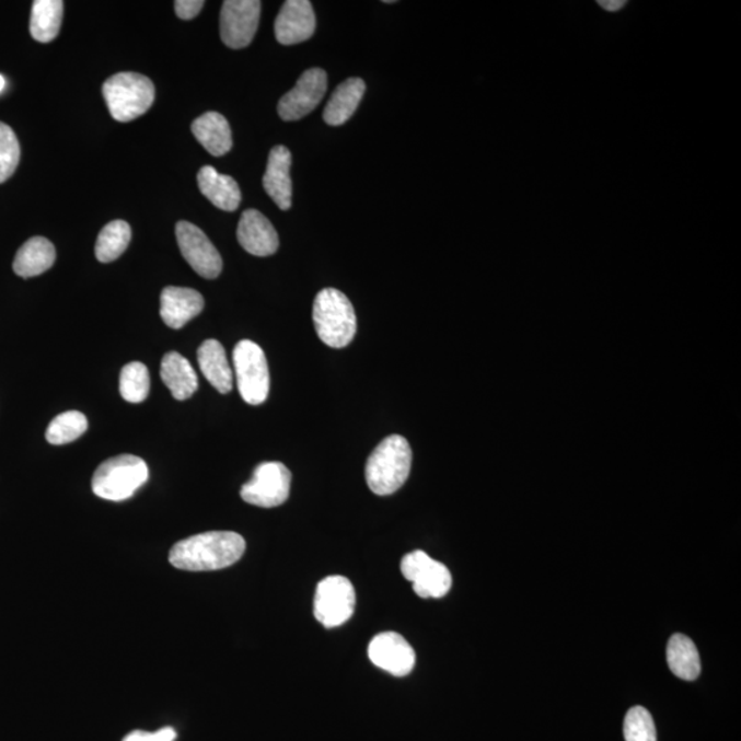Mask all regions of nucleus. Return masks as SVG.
<instances>
[{
    "mask_svg": "<svg viewBox=\"0 0 741 741\" xmlns=\"http://www.w3.org/2000/svg\"><path fill=\"white\" fill-rule=\"evenodd\" d=\"M246 543L234 532H208L178 541L170 552V564L184 571H213L240 561Z\"/></svg>",
    "mask_w": 741,
    "mask_h": 741,
    "instance_id": "1",
    "label": "nucleus"
},
{
    "mask_svg": "<svg viewBox=\"0 0 741 741\" xmlns=\"http://www.w3.org/2000/svg\"><path fill=\"white\" fill-rule=\"evenodd\" d=\"M413 466V451L403 436L393 435L383 440L367 460L368 488L378 496L396 494L407 483Z\"/></svg>",
    "mask_w": 741,
    "mask_h": 741,
    "instance_id": "2",
    "label": "nucleus"
},
{
    "mask_svg": "<svg viewBox=\"0 0 741 741\" xmlns=\"http://www.w3.org/2000/svg\"><path fill=\"white\" fill-rule=\"evenodd\" d=\"M313 323L319 338L334 349L346 348L357 332L355 308L348 297L337 289H324L316 296Z\"/></svg>",
    "mask_w": 741,
    "mask_h": 741,
    "instance_id": "3",
    "label": "nucleus"
},
{
    "mask_svg": "<svg viewBox=\"0 0 741 741\" xmlns=\"http://www.w3.org/2000/svg\"><path fill=\"white\" fill-rule=\"evenodd\" d=\"M149 479V467L143 459L120 454L102 463L92 477V491L101 499L124 501Z\"/></svg>",
    "mask_w": 741,
    "mask_h": 741,
    "instance_id": "4",
    "label": "nucleus"
},
{
    "mask_svg": "<svg viewBox=\"0 0 741 741\" xmlns=\"http://www.w3.org/2000/svg\"><path fill=\"white\" fill-rule=\"evenodd\" d=\"M102 90L112 117L120 123H129L143 116L155 99L153 81L132 72L112 76Z\"/></svg>",
    "mask_w": 741,
    "mask_h": 741,
    "instance_id": "5",
    "label": "nucleus"
},
{
    "mask_svg": "<svg viewBox=\"0 0 741 741\" xmlns=\"http://www.w3.org/2000/svg\"><path fill=\"white\" fill-rule=\"evenodd\" d=\"M238 389L245 403L259 405L268 398L270 378L267 357L253 340L243 339L234 349Z\"/></svg>",
    "mask_w": 741,
    "mask_h": 741,
    "instance_id": "6",
    "label": "nucleus"
},
{
    "mask_svg": "<svg viewBox=\"0 0 741 741\" xmlns=\"http://www.w3.org/2000/svg\"><path fill=\"white\" fill-rule=\"evenodd\" d=\"M291 473L283 463L265 462L254 470L242 486L241 497L247 505L274 508L285 505L290 496Z\"/></svg>",
    "mask_w": 741,
    "mask_h": 741,
    "instance_id": "7",
    "label": "nucleus"
},
{
    "mask_svg": "<svg viewBox=\"0 0 741 741\" xmlns=\"http://www.w3.org/2000/svg\"><path fill=\"white\" fill-rule=\"evenodd\" d=\"M356 593L348 578L333 576L319 583L315 594V616L327 629L344 625L355 613Z\"/></svg>",
    "mask_w": 741,
    "mask_h": 741,
    "instance_id": "8",
    "label": "nucleus"
},
{
    "mask_svg": "<svg viewBox=\"0 0 741 741\" xmlns=\"http://www.w3.org/2000/svg\"><path fill=\"white\" fill-rule=\"evenodd\" d=\"M402 572L413 582L414 591L421 599H440L452 588L451 571L445 565L431 559L424 551H414L402 560Z\"/></svg>",
    "mask_w": 741,
    "mask_h": 741,
    "instance_id": "9",
    "label": "nucleus"
},
{
    "mask_svg": "<svg viewBox=\"0 0 741 741\" xmlns=\"http://www.w3.org/2000/svg\"><path fill=\"white\" fill-rule=\"evenodd\" d=\"M262 2L258 0H227L221 8L220 35L224 45L234 50L245 48L256 35Z\"/></svg>",
    "mask_w": 741,
    "mask_h": 741,
    "instance_id": "10",
    "label": "nucleus"
},
{
    "mask_svg": "<svg viewBox=\"0 0 741 741\" xmlns=\"http://www.w3.org/2000/svg\"><path fill=\"white\" fill-rule=\"evenodd\" d=\"M176 240L183 257L199 276L205 279L218 278L223 269V259L202 230L188 221H178Z\"/></svg>",
    "mask_w": 741,
    "mask_h": 741,
    "instance_id": "11",
    "label": "nucleus"
},
{
    "mask_svg": "<svg viewBox=\"0 0 741 741\" xmlns=\"http://www.w3.org/2000/svg\"><path fill=\"white\" fill-rule=\"evenodd\" d=\"M327 91V73L313 68L302 73L293 90L279 101L278 112L285 121L301 120L321 104Z\"/></svg>",
    "mask_w": 741,
    "mask_h": 741,
    "instance_id": "12",
    "label": "nucleus"
},
{
    "mask_svg": "<svg viewBox=\"0 0 741 741\" xmlns=\"http://www.w3.org/2000/svg\"><path fill=\"white\" fill-rule=\"evenodd\" d=\"M368 657L375 667L396 678L408 675L416 663L414 648L403 636L393 632L381 633L372 638L368 647Z\"/></svg>",
    "mask_w": 741,
    "mask_h": 741,
    "instance_id": "13",
    "label": "nucleus"
},
{
    "mask_svg": "<svg viewBox=\"0 0 741 741\" xmlns=\"http://www.w3.org/2000/svg\"><path fill=\"white\" fill-rule=\"evenodd\" d=\"M316 31V15L310 0H288L275 21V36L280 45L310 40Z\"/></svg>",
    "mask_w": 741,
    "mask_h": 741,
    "instance_id": "14",
    "label": "nucleus"
},
{
    "mask_svg": "<svg viewBox=\"0 0 741 741\" xmlns=\"http://www.w3.org/2000/svg\"><path fill=\"white\" fill-rule=\"evenodd\" d=\"M238 242L247 253L257 257H268L278 251L279 236L275 227L256 209L243 212L238 224Z\"/></svg>",
    "mask_w": 741,
    "mask_h": 741,
    "instance_id": "15",
    "label": "nucleus"
},
{
    "mask_svg": "<svg viewBox=\"0 0 741 741\" xmlns=\"http://www.w3.org/2000/svg\"><path fill=\"white\" fill-rule=\"evenodd\" d=\"M205 300L197 290L170 286L161 293V317L167 327L183 328L204 311Z\"/></svg>",
    "mask_w": 741,
    "mask_h": 741,
    "instance_id": "16",
    "label": "nucleus"
},
{
    "mask_svg": "<svg viewBox=\"0 0 741 741\" xmlns=\"http://www.w3.org/2000/svg\"><path fill=\"white\" fill-rule=\"evenodd\" d=\"M291 153L285 146H276L270 150L267 171L263 177V186L279 209L291 208L293 183L290 177Z\"/></svg>",
    "mask_w": 741,
    "mask_h": 741,
    "instance_id": "17",
    "label": "nucleus"
},
{
    "mask_svg": "<svg viewBox=\"0 0 741 741\" xmlns=\"http://www.w3.org/2000/svg\"><path fill=\"white\" fill-rule=\"evenodd\" d=\"M199 190L216 208L225 212H235L240 208L242 194L235 178L221 175L213 166H204L198 172Z\"/></svg>",
    "mask_w": 741,
    "mask_h": 741,
    "instance_id": "18",
    "label": "nucleus"
},
{
    "mask_svg": "<svg viewBox=\"0 0 741 741\" xmlns=\"http://www.w3.org/2000/svg\"><path fill=\"white\" fill-rule=\"evenodd\" d=\"M198 364L202 374L216 391L227 394L232 391L234 374H232L229 359L223 345L216 339H208L199 346Z\"/></svg>",
    "mask_w": 741,
    "mask_h": 741,
    "instance_id": "19",
    "label": "nucleus"
},
{
    "mask_svg": "<svg viewBox=\"0 0 741 741\" xmlns=\"http://www.w3.org/2000/svg\"><path fill=\"white\" fill-rule=\"evenodd\" d=\"M161 378L165 386L170 389L172 396L178 402L190 398L197 392L198 377L196 371H194L190 361L178 355L177 351H170L162 359Z\"/></svg>",
    "mask_w": 741,
    "mask_h": 741,
    "instance_id": "20",
    "label": "nucleus"
},
{
    "mask_svg": "<svg viewBox=\"0 0 741 741\" xmlns=\"http://www.w3.org/2000/svg\"><path fill=\"white\" fill-rule=\"evenodd\" d=\"M56 247L46 238L34 236L15 254L13 269L21 278H34L45 274L56 263Z\"/></svg>",
    "mask_w": 741,
    "mask_h": 741,
    "instance_id": "21",
    "label": "nucleus"
},
{
    "mask_svg": "<svg viewBox=\"0 0 741 741\" xmlns=\"http://www.w3.org/2000/svg\"><path fill=\"white\" fill-rule=\"evenodd\" d=\"M192 131L204 149L215 157L225 155L232 148L230 124L220 113H205L193 123Z\"/></svg>",
    "mask_w": 741,
    "mask_h": 741,
    "instance_id": "22",
    "label": "nucleus"
},
{
    "mask_svg": "<svg viewBox=\"0 0 741 741\" xmlns=\"http://www.w3.org/2000/svg\"><path fill=\"white\" fill-rule=\"evenodd\" d=\"M366 83L359 78H351L344 81L334 91L329 99L326 109H324V121L332 127L343 126L355 115L359 107L362 96H364Z\"/></svg>",
    "mask_w": 741,
    "mask_h": 741,
    "instance_id": "23",
    "label": "nucleus"
},
{
    "mask_svg": "<svg viewBox=\"0 0 741 741\" xmlns=\"http://www.w3.org/2000/svg\"><path fill=\"white\" fill-rule=\"evenodd\" d=\"M668 664L675 678L694 681L699 678L702 664L695 642L685 635L670 638L667 651Z\"/></svg>",
    "mask_w": 741,
    "mask_h": 741,
    "instance_id": "24",
    "label": "nucleus"
},
{
    "mask_svg": "<svg viewBox=\"0 0 741 741\" xmlns=\"http://www.w3.org/2000/svg\"><path fill=\"white\" fill-rule=\"evenodd\" d=\"M61 0H36L32 7L31 35L36 42L50 43L59 34L62 24Z\"/></svg>",
    "mask_w": 741,
    "mask_h": 741,
    "instance_id": "25",
    "label": "nucleus"
},
{
    "mask_svg": "<svg viewBox=\"0 0 741 741\" xmlns=\"http://www.w3.org/2000/svg\"><path fill=\"white\" fill-rule=\"evenodd\" d=\"M131 236V227L126 221H112L100 232L99 241H96L95 245L96 258L101 263L115 262L127 251Z\"/></svg>",
    "mask_w": 741,
    "mask_h": 741,
    "instance_id": "26",
    "label": "nucleus"
},
{
    "mask_svg": "<svg viewBox=\"0 0 741 741\" xmlns=\"http://www.w3.org/2000/svg\"><path fill=\"white\" fill-rule=\"evenodd\" d=\"M89 429V421L79 410H68L59 414L48 425L46 440L51 445H65V443L78 440Z\"/></svg>",
    "mask_w": 741,
    "mask_h": 741,
    "instance_id": "27",
    "label": "nucleus"
},
{
    "mask_svg": "<svg viewBox=\"0 0 741 741\" xmlns=\"http://www.w3.org/2000/svg\"><path fill=\"white\" fill-rule=\"evenodd\" d=\"M120 393L128 403H143L150 393L148 367L139 361L129 362L124 367L120 375Z\"/></svg>",
    "mask_w": 741,
    "mask_h": 741,
    "instance_id": "28",
    "label": "nucleus"
},
{
    "mask_svg": "<svg viewBox=\"0 0 741 741\" xmlns=\"http://www.w3.org/2000/svg\"><path fill=\"white\" fill-rule=\"evenodd\" d=\"M625 741H657V728L647 708L636 706L627 711L624 722Z\"/></svg>",
    "mask_w": 741,
    "mask_h": 741,
    "instance_id": "29",
    "label": "nucleus"
},
{
    "mask_svg": "<svg viewBox=\"0 0 741 741\" xmlns=\"http://www.w3.org/2000/svg\"><path fill=\"white\" fill-rule=\"evenodd\" d=\"M20 143L12 128L0 123V183L9 181L18 170Z\"/></svg>",
    "mask_w": 741,
    "mask_h": 741,
    "instance_id": "30",
    "label": "nucleus"
},
{
    "mask_svg": "<svg viewBox=\"0 0 741 741\" xmlns=\"http://www.w3.org/2000/svg\"><path fill=\"white\" fill-rule=\"evenodd\" d=\"M176 730L171 727H165L157 732H144V730H134L128 733L123 741H175Z\"/></svg>",
    "mask_w": 741,
    "mask_h": 741,
    "instance_id": "31",
    "label": "nucleus"
},
{
    "mask_svg": "<svg viewBox=\"0 0 741 741\" xmlns=\"http://www.w3.org/2000/svg\"><path fill=\"white\" fill-rule=\"evenodd\" d=\"M204 7L202 0H176L175 12L178 19L193 20L201 13Z\"/></svg>",
    "mask_w": 741,
    "mask_h": 741,
    "instance_id": "32",
    "label": "nucleus"
},
{
    "mask_svg": "<svg viewBox=\"0 0 741 741\" xmlns=\"http://www.w3.org/2000/svg\"><path fill=\"white\" fill-rule=\"evenodd\" d=\"M599 7L605 10V12H620L621 9H624L626 2L625 0H599Z\"/></svg>",
    "mask_w": 741,
    "mask_h": 741,
    "instance_id": "33",
    "label": "nucleus"
},
{
    "mask_svg": "<svg viewBox=\"0 0 741 741\" xmlns=\"http://www.w3.org/2000/svg\"><path fill=\"white\" fill-rule=\"evenodd\" d=\"M4 89H7V79H4L2 74H0V92H2Z\"/></svg>",
    "mask_w": 741,
    "mask_h": 741,
    "instance_id": "34",
    "label": "nucleus"
}]
</instances>
